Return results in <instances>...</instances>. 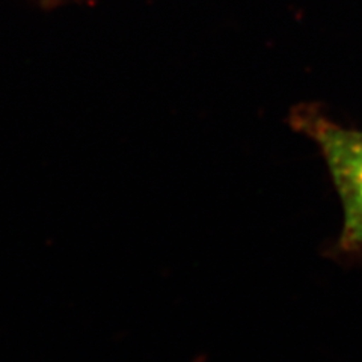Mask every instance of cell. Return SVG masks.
I'll return each mask as SVG.
<instances>
[{
    "label": "cell",
    "instance_id": "obj_1",
    "mask_svg": "<svg viewBox=\"0 0 362 362\" xmlns=\"http://www.w3.org/2000/svg\"><path fill=\"white\" fill-rule=\"evenodd\" d=\"M293 127L315 142L343 207V228L332 249L337 258L362 254V130L339 126L320 110L293 113Z\"/></svg>",
    "mask_w": 362,
    "mask_h": 362
}]
</instances>
